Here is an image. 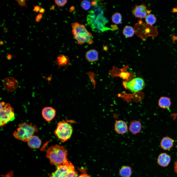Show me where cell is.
Instances as JSON below:
<instances>
[{
  "label": "cell",
  "mask_w": 177,
  "mask_h": 177,
  "mask_svg": "<svg viewBox=\"0 0 177 177\" xmlns=\"http://www.w3.org/2000/svg\"><path fill=\"white\" fill-rule=\"evenodd\" d=\"M93 6V10L89 11L87 17L88 23L93 30L103 31L110 29L105 27L108 20L103 15V12L101 7L97 5Z\"/></svg>",
  "instance_id": "6da1fadb"
},
{
  "label": "cell",
  "mask_w": 177,
  "mask_h": 177,
  "mask_svg": "<svg viewBox=\"0 0 177 177\" xmlns=\"http://www.w3.org/2000/svg\"><path fill=\"white\" fill-rule=\"evenodd\" d=\"M46 153L47 157L52 164L59 165L68 161V150L63 146L57 144L47 148Z\"/></svg>",
  "instance_id": "7a4b0ae2"
},
{
  "label": "cell",
  "mask_w": 177,
  "mask_h": 177,
  "mask_svg": "<svg viewBox=\"0 0 177 177\" xmlns=\"http://www.w3.org/2000/svg\"><path fill=\"white\" fill-rule=\"evenodd\" d=\"M72 27L74 38L78 44L81 45L86 43L91 44L93 43L92 34L87 30L84 25L74 22L72 24Z\"/></svg>",
  "instance_id": "3957f363"
},
{
  "label": "cell",
  "mask_w": 177,
  "mask_h": 177,
  "mask_svg": "<svg viewBox=\"0 0 177 177\" xmlns=\"http://www.w3.org/2000/svg\"><path fill=\"white\" fill-rule=\"evenodd\" d=\"M38 128L35 125L27 122L19 124L16 130L13 133L16 139L24 142H28L35 133L37 132Z\"/></svg>",
  "instance_id": "277c9868"
},
{
  "label": "cell",
  "mask_w": 177,
  "mask_h": 177,
  "mask_svg": "<svg viewBox=\"0 0 177 177\" xmlns=\"http://www.w3.org/2000/svg\"><path fill=\"white\" fill-rule=\"evenodd\" d=\"M73 132V128L71 125L63 120L58 123L54 133L61 142H64L70 139Z\"/></svg>",
  "instance_id": "5b68a950"
},
{
  "label": "cell",
  "mask_w": 177,
  "mask_h": 177,
  "mask_svg": "<svg viewBox=\"0 0 177 177\" xmlns=\"http://www.w3.org/2000/svg\"><path fill=\"white\" fill-rule=\"evenodd\" d=\"M15 118L14 111L10 104L6 103L0 107V127L4 126L8 122L14 120Z\"/></svg>",
  "instance_id": "8992f818"
},
{
  "label": "cell",
  "mask_w": 177,
  "mask_h": 177,
  "mask_svg": "<svg viewBox=\"0 0 177 177\" xmlns=\"http://www.w3.org/2000/svg\"><path fill=\"white\" fill-rule=\"evenodd\" d=\"M151 26L144 23L141 19L134 26L135 33L143 41H145L147 37L152 36L151 29L153 27Z\"/></svg>",
  "instance_id": "52a82bcc"
},
{
  "label": "cell",
  "mask_w": 177,
  "mask_h": 177,
  "mask_svg": "<svg viewBox=\"0 0 177 177\" xmlns=\"http://www.w3.org/2000/svg\"><path fill=\"white\" fill-rule=\"evenodd\" d=\"M123 85L126 88L134 93L142 90L145 86L144 80L139 77L135 78L129 82H124Z\"/></svg>",
  "instance_id": "ba28073f"
},
{
  "label": "cell",
  "mask_w": 177,
  "mask_h": 177,
  "mask_svg": "<svg viewBox=\"0 0 177 177\" xmlns=\"http://www.w3.org/2000/svg\"><path fill=\"white\" fill-rule=\"evenodd\" d=\"M72 163L68 161L66 163L59 165L56 170L50 177H66L68 172Z\"/></svg>",
  "instance_id": "9c48e42d"
},
{
  "label": "cell",
  "mask_w": 177,
  "mask_h": 177,
  "mask_svg": "<svg viewBox=\"0 0 177 177\" xmlns=\"http://www.w3.org/2000/svg\"><path fill=\"white\" fill-rule=\"evenodd\" d=\"M150 12L147 9L146 5L143 4L136 5L133 11V14L135 17L141 19L146 17Z\"/></svg>",
  "instance_id": "30bf717a"
},
{
  "label": "cell",
  "mask_w": 177,
  "mask_h": 177,
  "mask_svg": "<svg viewBox=\"0 0 177 177\" xmlns=\"http://www.w3.org/2000/svg\"><path fill=\"white\" fill-rule=\"evenodd\" d=\"M3 85L6 90L10 91H13L17 88L18 83L15 79L13 77H9L4 79Z\"/></svg>",
  "instance_id": "8fae6325"
},
{
  "label": "cell",
  "mask_w": 177,
  "mask_h": 177,
  "mask_svg": "<svg viewBox=\"0 0 177 177\" xmlns=\"http://www.w3.org/2000/svg\"><path fill=\"white\" fill-rule=\"evenodd\" d=\"M56 110L51 107L44 108L42 112L43 117L47 121H50L53 119L56 116Z\"/></svg>",
  "instance_id": "7c38bea8"
},
{
  "label": "cell",
  "mask_w": 177,
  "mask_h": 177,
  "mask_svg": "<svg viewBox=\"0 0 177 177\" xmlns=\"http://www.w3.org/2000/svg\"><path fill=\"white\" fill-rule=\"evenodd\" d=\"M114 129L117 133L119 134H124L128 131L127 125L124 121L117 120L115 124Z\"/></svg>",
  "instance_id": "4fadbf2b"
},
{
  "label": "cell",
  "mask_w": 177,
  "mask_h": 177,
  "mask_svg": "<svg viewBox=\"0 0 177 177\" xmlns=\"http://www.w3.org/2000/svg\"><path fill=\"white\" fill-rule=\"evenodd\" d=\"M54 63L58 66V68L63 67L67 68L70 64L69 58L67 56L60 54L57 57V59Z\"/></svg>",
  "instance_id": "5bb4252c"
},
{
  "label": "cell",
  "mask_w": 177,
  "mask_h": 177,
  "mask_svg": "<svg viewBox=\"0 0 177 177\" xmlns=\"http://www.w3.org/2000/svg\"><path fill=\"white\" fill-rule=\"evenodd\" d=\"M171 156L165 153L160 154L157 160V163L160 166L165 167L167 166L171 160Z\"/></svg>",
  "instance_id": "9a60e30c"
},
{
  "label": "cell",
  "mask_w": 177,
  "mask_h": 177,
  "mask_svg": "<svg viewBox=\"0 0 177 177\" xmlns=\"http://www.w3.org/2000/svg\"><path fill=\"white\" fill-rule=\"evenodd\" d=\"M174 141L173 139L168 136L163 137L161 140L160 143L161 148L165 150L170 149L173 147Z\"/></svg>",
  "instance_id": "2e32d148"
},
{
  "label": "cell",
  "mask_w": 177,
  "mask_h": 177,
  "mask_svg": "<svg viewBox=\"0 0 177 177\" xmlns=\"http://www.w3.org/2000/svg\"><path fill=\"white\" fill-rule=\"evenodd\" d=\"M141 123L139 121L133 120L130 123L129 131L133 134H136L140 132L141 129Z\"/></svg>",
  "instance_id": "e0dca14e"
},
{
  "label": "cell",
  "mask_w": 177,
  "mask_h": 177,
  "mask_svg": "<svg viewBox=\"0 0 177 177\" xmlns=\"http://www.w3.org/2000/svg\"><path fill=\"white\" fill-rule=\"evenodd\" d=\"M87 60L90 62L92 63L98 59V53L96 50L92 49L88 51L85 55Z\"/></svg>",
  "instance_id": "ac0fdd59"
},
{
  "label": "cell",
  "mask_w": 177,
  "mask_h": 177,
  "mask_svg": "<svg viewBox=\"0 0 177 177\" xmlns=\"http://www.w3.org/2000/svg\"><path fill=\"white\" fill-rule=\"evenodd\" d=\"M29 146L33 148H39L41 144V141L39 137L36 136H33L28 142Z\"/></svg>",
  "instance_id": "d6986e66"
},
{
  "label": "cell",
  "mask_w": 177,
  "mask_h": 177,
  "mask_svg": "<svg viewBox=\"0 0 177 177\" xmlns=\"http://www.w3.org/2000/svg\"><path fill=\"white\" fill-rule=\"evenodd\" d=\"M158 103L159 106L161 108L166 109L170 107L171 101L169 98L166 97H162L159 100Z\"/></svg>",
  "instance_id": "ffe728a7"
},
{
  "label": "cell",
  "mask_w": 177,
  "mask_h": 177,
  "mask_svg": "<svg viewBox=\"0 0 177 177\" xmlns=\"http://www.w3.org/2000/svg\"><path fill=\"white\" fill-rule=\"evenodd\" d=\"M132 169L128 166H122L119 171V174L122 177H130L132 174Z\"/></svg>",
  "instance_id": "44dd1931"
},
{
  "label": "cell",
  "mask_w": 177,
  "mask_h": 177,
  "mask_svg": "<svg viewBox=\"0 0 177 177\" xmlns=\"http://www.w3.org/2000/svg\"><path fill=\"white\" fill-rule=\"evenodd\" d=\"M135 33L134 29L130 26L125 27L123 30V33L124 36L128 37H132Z\"/></svg>",
  "instance_id": "7402d4cb"
},
{
  "label": "cell",
  "mask_w": 177,
  "mask_h": 177,
  "mask_svg": "<svg viewBox=\"0 0 177 177\" xmlns=\"http://www.w3.org/2000/svg\"><path fill=\"white\" fill-rule=\"evenodd\" d=\"M156 20L155 15L151 14H148L145 17V21L146 23L151 25L155 23Z\"/></svg>",
  "instance_id": "603a6c76"
},
{
  "label": "cell",
  "mask_w": 177,
  "mask_h": 177,
  "mask_svg": "<svg viewBox=\"0 0 177 177\" xmlns=\"http://www.w3.org/2000/svg\"><path fill=\"white\" fill-rule=\"evenodd\" d=\"M122 18V16L120 13H115L112 15V20L113 23L119 24L121 22Z\"/></svg>",
  "instance_id": "cb8c5ba5"
},
{
  "label": "cell",
  "mask_w": 177,
  "mask_h": 177,
  "mask_svg": "<svg viewBox=\"0 0 177 177\" xmlns=\"http://www.w3.org/2000/svg\"><path fill=\"white\" fill-rule=\"evenodd\" d=\"M66 177H77V173L73 164L70 167Z\"/></svg>",
  "instance_id": "d4e9b609"
},
{
  "label": "cell",
  "mask_w": 177,
  "mask_h": 177,
  "mask_svg": "<svg viewBox=\"0 0 177 177\" xmlns=\"http://www.w3.org/2000/svg\"><path fill=\"white\" fill-rule=\"evenodd\" d=\"M81 6L85 10H89L91 7V3L87 0L82 1L81 3Z\"/></svg>",
  "instance_id": "484cf974"
},
{
  "label": "cell",
  "mask_w": 177,
  "mask_h": 177,
  "mask_svg": "<svg viewBox=\"0 0 177 177\" xmlns=\"http://www.w3.org/2000/svg\"><path fill=\"white\" fill-rule=\"evenodd\" d=\"M89 79L94 88L96 86V81L95 79L94 73L93 72H89L88 73Z\"/></svg>",
  "instance_id": "4316f807"
},
{
  "label": "cell",
  "mask_w": 177,
  "mask_h": 177,
  "mask_svg": "<svg viewBox=\"0 0 177 177\" xmlns=\"http://www.w3.org/2000/svg\"><path fill=\"white\" fill-rule=\"evenodd\" d=\"M68 0H54L55 3L58 6L62 7L64 6L67 3Z\"/></svg>",
  "instance_id": "83f0119b"
},
{
  "label": "cell",
  "mask_w": 177,
  "mask_h": 177,
  "mask_svg": "<svg viewBox=\"0 0 177 177\" xmlns=\"http://www.w3.org/2000/svg\"><path fill=\"white\" fill-rule=\"evenodd\" d=\"M27 0H16L15 1H17L18 3V4L19 5L21 6V9L22 7H25L26 8L27 5H26L25 3V1Z\"/></svg>",
  "instance_id": "f1b7e54d"
},
{
  "label": "cell",
  "mask_w": 177,
  "mask_h": 177,
  "mask_svg": "<svg viewBox=\"0 0 177 177\" xmlns=\"http://www.w3.org/2000/svg\"><path fill=\"white\" fill-rule=\"evenodd\" d=\"M43 17V15L41 14H38L36 16L35 18V21L37 22H39L40 21L41 19Z\"/></svg>",
  "instance_id": "f546056e"
},
{
  "label": "cell",
  "mask_w": 177,
  "mask_h": 177,
  "mask_svg": "<svg viewBox=\"0 0 177 177\" xmlns=\"http://www.w3.org/2000/svg\"><path fill=\"white\" fill-rule=\"evenodd\" d=\"M33 5L34 7V8L33 9V11L36 12V13L38 12L41 8V7L38 5L34 6Z\"/></svg>",
  "instance_id": "4dcf8cb0"
},
{
  "label": "cell",
  "mask_w": 177,
  "mask_h": 177,
  "mask_svg": "<svg viewBox=\"0 0 177 177\" xmlns=\"http://www.w3.org/2000/svg\"><path fill=\"white\" fill-rule=\"evenodd\" d=\"M46 79H47V80L48 81V84H50L49 82L52 79V74L50 76H48V77L47 78H46L45 77H44Z\"/></svg>",
  "instance_id": "1f68e13d"
},
{
  "label": "cell",
  "mask_w": 177,
  "mask_h": 177,
  "mask_svg": "<svg viewBox=\"0 0 177 177\" xmlns=\"http://www.w3.org/2000/svg\"><path fill=\"white\" fill-rule=\"evenodd\" d=\"M45 9L42 7L39 11V13H41V14H42L44 15V13L45 12Z\"/></svg>",
  "instance_id": "d6a6232c"
},
{
  "label": "cell",
  "mask_w": 177,
  "mask_h": 177,
  "mask_svg": "<svg viewBox=\"0 0 177 177\" xmlns=\"http://www.w3.org/2000/svg\"><path fill=\"white\" fill-rule=\"evenodd\" d=\"M174 169L175 173L177 174V160L175 163Z\"/></svg>",
  "instance_id": "836d02e7"
},
{
  "label": "cell",
  "mask_w": 177,
  "mask_h": 177,
  "mask_svg": "<svg viewBox=\"0 0 177 177\" xmlns=\"http://www.w3.org/2000/svg\"><path fill=\"white\" fill-rule=\"evenodd\" d=\"M7 55V59L8 60H10L11 59L12 57H14L15 58V57L14 56L10 54H6Z\"/></svg>",
  "instance_id": "e575fe53"
},
{
  "label": "cell",
  "mask_w": 177,
  "mask_h": 177,
  "mask_svg": "<svg viewBox=\"0 0 177 177\" xmlns=\"http://www.w3.org/2000/svg\"><path fill=\"white\" fill-rule=\"evenodd\" d=\"M78 177H90L88 176V174L86 173L83 174L80 176Z\"/></svg>",
  "instance_id": "d590c367"
},
{
  "label": "cell",
  "mask_w": 177,
  "mask_h": 177,
  "mask_svg": "<svg viewBox=\"0 0 177 177\" xmlns=\"http://www.w3.org/2000/svg\"><path fill=\"white\" fill-rule=\"evenodd\" d=\"M4 31L5 33L7 32L8 31V30L6 28H4Z\"/></svg>",
  "instance_id": "8d00e7d4"
},
{
  "label": "cell",
  "mask_w": 177,
  "mask_h": 177,
  "mask_svg": "<svg viewBox=\"0 0 177 177\" xmlns=\"http://www.w3.org/2000/svg\"><path fill=\"white\" fill-rule=\"evenodd\" d=\"M4 44V42L2 41H0V45H2Z\"/></svg>",
  "instance_id": "74e56055"
},
{
  "label": "cell",
  "mask_w": 177,
  "mask_h": 177,
  "mask_svg": "<svg viewBox=\"0 0 177 177\" xmlns=\"http://www.w3.org/2000/svg\"><path fill=\"white\" fill-rule=\"evenodd\" d=\"M50 7L51 8V9L55 10L54 9V5H52L51 7Z\"/></svg>",
  "instance_id": "f35d334b"
}]
</instances>
